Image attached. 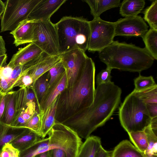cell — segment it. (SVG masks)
<instances>
[{"mask_svg":"<svg viewBox=\"0 0 157 157\" xmlns=\"http://www.w3.org/2000/svg\"><path fill=\"white\" fill-rule=\"evenodd\" d=\"M144 21L147 22L150 28L157 30V0L152 2L151 5L144 11Z\"/></svg>","mask_w":157,"mask_h":157,"instance_id":"obj_28","label":"cell"},{"mask_svg":"<svg viewBox=\"0 0 157 157\" xmlns=\"http://www.w3.org/2000/svg\"><path fill=\"white\" fill-rule=\"evenodd\" d=\"M111 157H145L144 154L127 140L121 141L112 151Z\"/></svg>","mask_w":157,"mask_h":157,"instance_id":"obj_19","label":"cell"},{"mask_svg":"<svg viewBox=\"0 0 157 157\" xmlns=\"http://www.w3.org/2000/svg\"><path fill=\"white\" fill-rule=\"evenodd\" d=\"M145 48L154 59H157V30L151 28L142 37Z\"/></svg>","mask_w":157,"mask_h":157,"instance_id":"obj_25","label":"cell"},{"mask_svg":"<svg viewBox=\"0 0 157 157\" xmlns=\"http://www.w3.org/2000/svg\"><path fill=\"white\" fill-rule=\"evenodd\" d=\"M5 43L2 37L0 36V56L6 54Z\"/></svg>","mask_w":157,"mask_h":157,"instance_id":"obj_45","label":"cell"},{"mask_svg":"<svg viewBox=\"0 0 157 157\" xmlns=\"http://www.w3.org/2000/svg\"><path fill=\"white\" fill-rule=\"evenodd\" d=\"M61 60L60 55L54 56L43 52L38 57L23 66V69L32 77L34 85L41 75L49 71Z\"/></svg>","mask_w":157,"mask_h":157,"instance_id":"obj_12","label":"cell"},{"mask_svg":"<svg viewBox=\"0 0 157 157\" xmlns=\"http://www.w3.org/2000/svg\"><path fill=\"white\" fill-rule=\"evenodd\" d=\"M145 4L144 0H123L120 6V13L124 17L136 16L143 10Z\"/></svg>","mask_w":157,"mask_h":157,"instance_id":"obj_20","label":"cell"},{"mask_svg":"<svg viewBox=\"0 0 157 157\" xmlns=\"http://www.w3.org/2000/svg\"><path fill=\"white\" fill-rule=\"evenodd\" d=\"M9 88L8 82L5 79L0 78V91L6 93Z\"/></svg>","mask_w":157,"mask_h":157,"instance_id":"obj_43","label":"cell"},{"mask_svg":"<svg viewBox=\"0 0 157 157\" xmlns=\"http://www.w3.org/2000/svg\"><path fill=\"white\" fill-rule=\"evenodd\" d=\"M112 151L105 149L101 146L96 154L95 157H111Z\"/></svg>","mask_w":157,"mask_h":157,"instance_id":"obj_42","label":"cell"},{"mask_svg":"<svg viewBox=\"0 0 157 157\" xmlns=\"http://www.w3.org/2000/svg\"><path fill=\"white\" fill-rule=\"evenodd\" d=\"M65 71V70L61 61L49 71L50 79L48 88L56 81Z\"/></svg>","mask_w":157,"mask_h":157,"instance_id":"obj_34","label":"cell"},{"mask_svg":"<svg viewBox=\"0 0 157 157\" xmlns=\"http://www.w3.org/2000/svg\"><path fill=\"white\" fill-rule=\"evenodd\" d=\"M33 157H51L50 150L37 154Z\"/></svg>","mask_w":157,"mask_h":157,"instance_id":"obj_46","label":"cell"},{"mask_svg":"<svg viewBox=\"0 0 157 157\" xmlns=\"http://www.w3.org/2000/svg\"><path fill=\"white\" fill-rule=\"evenodd\" d=\"M42 138L35 132L25 128L20 135L10 143L20 152L28 148Z\"/></svg>","mask_w":157,"mask_h":157,"instance_id":"obj_17","label":"cell"},{"mask_svg":"<svg viewBox=\"0 0 157 157\" xmlns=\"http://www.w3.org/2000/svg\"><path fill=\"white\" fill-rule=\"evenodd\" d=\"M133 91L145 103H157V85L140 91Z\"/></svg>","mask_w":157,"mask_h":157,"instance_id":"obj_29","label":"cell"},{"mask_svg":"<svg viewBox=\"0 0 157 157\" xmlns=\"http://www.w3.org/2000/svg\"><path fill=\"white\" fill-rule=\"evenodd\" d=\"M112 69L107 67L101 71L96 77V83L97 85L107 83L111 82L112 76L111 71Z\"/></svg>","mask_w":157,"mask_h":157,"instance_id":"obj_35","label":"cell"},{"mask_svg":"<svg viewBox=\"0 0 157 157\" xmlns=\"http://www.w3.org/2000/svg\"><path fill=\"white\" fill-rule=\"evenodd\" d=\"M119 118L127 133L143 131L150 124L151 118L145 103L132 91L124 99L119 108Z\"/></svg>","mask_w":157,"mask_h":157,"instance_id":"obj_6","label":"cell"},{"mask_svg":"<svg viewBox=\"0 0 157 157\" xmlns=\"http://www.w3.org/2000/svg\"><path fill=\"white\" fill-rule=\"evenodd\" d=\"M13 70V68L7 65L0 67V78L8 80L11 77Z\"/></svg>","mask_w":157,"mask_h":157,"instance_id":"obj_37","label":"cell"},{"mask_svg":"<svg viewBox=\"0 0 157 157\" xmlns=\"http://www.w3.org/2000/svg\"><path fill=\"white\" fill-rule=\"evenodd\" d=\"M42 117V114L39 112L36 111L21 128L28 129L37 133L42 137L41 128Z\"/></svg>","mask_w":157,"mask_h":157,"instance_id":"obj_31","label":"cell"},{"mask_svg":"<svg viewBox=\"0 0 157 157\" xmlns=\"http://www.w3.org/2000/svg\"><path fill=\"white\" fill-rule=\"evenodd\" d=\"M98 56L101 61L112 69L133 72L149 69L154 60L145 48L117 41L99 52Z\"/></svg>","mask_w":157,"mask_h":157,"instance_id":"obj_3","label":"cell"},{"mask_svg":"<svg viewBox=\"0 0 157 157\" xmlns=\"http://www.w3.org/2000/svg\"><path fill=\"white\" fill-rule=\"evenodd\" d=\"M150 127L154 133L157 135V117L152 118L150 124Z\"/></svg>","mask_w":157,"mask_h":157,"instance_id":"obj_44","label":"cell"},{"mask_svg":"<svg viewBox=\"0 0 157 157\" xmlns=\"http://www.w3.org/2000/svg\"><path fill=\"white\" fill-rule=\"evenodd\" d=\"M19 151L14 148L10 157H19Z\"/></svg>","mask_w":157,"mask_h":157,"instance_id":"obj_49","label":"cell"},{"mask_svg":"<svg viewBox=\"0 0 157 157\" xmlns=\"http://www.w3.org/2000/svg\"><path fill=\"white\" fill-rule=\"evenodd\" d=\"M146 109L151 119L157 117V103H145Z\"/></svg>","mask_w":157,"mask_h":157,"instance_id":"obj_39","label":"cell"},{"mask_svg":"<svg viewBox=\"0 0 157 157\" xmlns=\"http://www.w3.org/2000/svg\"><path fill=\"white\" fill-rule=\"evenodd\" d=\"M148 28L140 16L120 18L115 22L114 36L142 38L148 30Z\"/></svg>","mask_w":157,"mask_h":157,"instance_id":"obj_11","label":"cell"},{"mask_svg":"<svg viewBox=\"0 0 157 157\" xmlns=\"http://www.w3.org/2000/svg\"><path fill=\"white\" fill-rule=\"evenodd\" d=\"M7 58V55L6 54L0 56V67L6 64Z\"/></svg>","mask_w":157,"mask_h":157,"instance_id":"obj_47","label":"cell"},{"mask_svg":"<svg viewBox=\"0 0 157 157\" xmlns=\"http://www.w3.org/2000/svg\"><path fill=\"white\" fill-rule=\"evenodd\" d=\"M90 34L87 50L99 52L110 44L115 37V22L104 21L99 17L89 21Z\"/></svg>","mask_w":157,"mask_h":157,"instance_id":"obj_8","label":"cell"},{"mask_svg":"<svg viewBox=\"0 0 157 157\" xmlns=\"http://www.w3.org/2000/svg\"><path fill=\"white\" fill-rule=\"evenodd\" d=\"M5 3L0 0V17L1 16L3 13L5 9Z\"/></svg>","mask_w":157,"mask_h":157,"instance_id":"obj_48","label":"cell"},{"mask_svg":"<svg viewBox=\"0 0 157 157\" xmlns=\"http://www.w3.org/2000/svg\"><path fill=\"white\" fill-rule=\"evenodd\" d=\"M144 130L148 139V146L143 153L145 157H157V136L152 131L149 124Z\"/></svg>","mask_w":157,"mask_h":157,"instance_id":"obj_27","label":"cell"},{"mask_svg":"<svg viewBox=\"0 0 157 157\" xmlns=\"http://www.w3.org/2000/svg\"><path fill=\"white\" fill-rule=\"evenodd\" d=\"M58 97L52 102L44 113L42 118L41 137L44 138L56 123L55 117Z\"/></svg>","mask_w":157,"mask_h":157,"instance_id":"obj_22","label":"cell"},{"mask_svg":"<svg viewBox=\"0 0 157 157\" xmlns=\"http://www.w3.org/2000/svg\"><path fill=\"white\" fill-rule=\"evenodd\" d=\"M66 0H40L30 14L28 19L34 21H50L52 16Z\"/></svg>","mask_w":157,"mask_h":157,"instance_id":"obj_13","label":"cell"},{"mask_svg":"<svg viewBox=\"0 0 157 157\" xmlns=\"http://www.w3.org/2000/svg\"><path fill=\"white\" fill-rule=\"evenodd\" d=\"M25 128H14L0 120V152L6 144L10 143L20 135Z\"/></svg>","mask_w":157,"mask_h":157,"instance_id":"obj_24","label":"cell"},{"mask_svg":"<svg viewBox=\"0 0 157 157\" xmlns=\"http://www.w3.org/2000/svg\"><path fill=\"white\" fill-rule=\"evenodd\" d=\"M130 139L134 146L144 153L148 146L147 136L144 130L133 132L128 133Z\"/></svg>","mask_w":157,"mask_h":157,"instance_id":"obj_26","label":"cell"},{"mask_svg":"<svg viewBox=\"0 0 157 157\" xmlns=\"http://www.w3.org/2000/svg\"><path fill=\"white\" fill-rule=\"evenodd\" d=\"M89 6L94 18L100 17L101 14L111 9L120 6V0H85Z\"/></svg>","mask_w":157,"mask_h":157,"instance_id":"obj_18","label":"cell"},{"mask_svg":"<svg viewBox=\"0 0 157 157\" xmlns=\"http://www.w3.org/2000/svg\"><path fill=\"white\" fill-rule=\"evenodd\" d=\"M33 43L49 55H59L56 25L51 21H35Z\"/></svg>","mask_w":157,"mask_h":157,"instance_id":"obj_9","label":"cell"},{"mask_svg":"<svg viewBox=\"0 0 157 157\" xmlns=\"http://www.w3.org/2000/svg\"><path fill=\"white\" fill-rule=\"evenodd\" d=\"M48 137L43 138L36 143L37 154L55 148L66 152L67 157H77L82 144L81 139L70 128L56 122L48 132Z\"/></svg>","mask_w":157,"mask_h":157,"instance_id":"obj_5","label":"cell"},{"mask_svg":"<svg viewBox=\"0 0 157 157\" xmlns=\"http://www.w3.org/2000/svg\"><path fill=\"white\" fill-rule=\"evenodd\" d=\"M43 52L33 43L20 48L12 56L8 66L13 68L18 66H23L35 59Z\"/></svg>","mask_w":157,"mask_h":157,"instance_id":"obj_15","label":"cell"},{"mask_svg":"<svg viewBox=\"0 0 157 157\" xmlns=\"http://www.w3.org/2000/svg\"><path fill=\"white\" fill-rule=\"evenodd\" d=\"M15 93L11 90L6 94L5 109L0 121L8 126L10 125L15 113Z\"/></svg>","mask_w":157,"mask_h":157,"instance_id":"obj_23","label":"cell"},{"mask_svg":"<svg viewBox=\"0 0 157 157\" xmlns=\"http://www.w3.org/2000/svg\"><path fill=\"white\" fill-rule=\"evenodd\" d=\"M40 0H7L1 17V32H11L22 21L28 19Z\"/></svg>","mask_w":157,"mask_h":157,"instance_id":"obj_7","label":"cell"},{"mask_svg":"<svg viewBox=\"0 0 157 157\" xmlns=\"http://www.w3.org/2000/svg\"><path fill=\"white\" fill-rule=\"evenodd\" d=\"M14 148L11 144H6L0 152V157H10Z\"/></svg>","mask_w":157,"mask_h":157,"instance_id":"obj_38","label":"cell"},{"mask_svg":"<svg viewBox=\"0 0 157 157\" xmlns=\"http://www.w3.org/2000/svg\"><path fill=\"white\" fill-rule=\"evenodd\" d=\"M101 146L99 137L90 136L81 144L77 157H95Z\"/></svg>","mask_w":157,"mask_h":157,"instance_id":"obj_21","label":"cell"},{"mask_svg":"<svg viewBox=\"0 0 157 157\" xmlns=\"http://www.w3.org/2000/svg\"><path fill=\"white\" fill-rule=\"evenodd\" d=\"M6 94L0 91V120L2 119L4 110Z\"/></svg>","mask_w":157,"mask_h":157,"instance_id":"obj_41","label":"cell"},{"mask_svg":"<svg viewBox=\"0 0 157 157\" xmlns=\"http://www.w3.org/2000/svg\"><path fill=\"white\" fill-rule=\"evenodd\" d=\"M135 88L133 91H138L154 86L157 84L152 76H145L140 74L134 79Z\"/></svg>","mask_w":157,"mask_h":157,"instance_id":"obj_32","label":"cell"},{"mask_svg":"<svg viewBox=\"0 0 157 157\" xmlns=\"http://www.w3.org/2000/svg\"><path fill=\"white\" fill-rule=\"evenodd\" d=\"M49 79L48 71L40 76L34 83V87L39 103L48 88Z\"/></svg>","mask_w":157,"mask_h":157,"instance_id":"obj_30","label":"cell"},{"mask_svg":"<svg viewBox=\"0 0 157 157\" xmlns=\"http://www.w3.org/2000/svg\"><path fill=\"white\" fill-rule=\"evenodd\" d=\"M95 73L94 63L88 56L75 83L58 96L56 122L62 123L92 104L95 91Z\"/></svg>","mask_w":157,"mask_h":157,"instance_id":"obj_2","label":"cell"},{"mask_svg":"<svg viewBox=\"0 0 157 157\" xmlns=\"http://www.w3.org/2000/svg\"><path fill=\"white\" fill-rule=\"evenodd\" d=\"M51 157H67L64 151L59 148H55L50 150Z\"/></svg>","mask_w":157,"mask_h":157,"instance_id":"obj_40","label":"cell"},{"mask_svg":"<svg viewBox=\"0 0 157 157\" xmlns=\"http://www.w3.org/2000/svg\"><path fill=\"white\" fill-rule=\"evenodd\" d=\"M35 21L27 19L21 22L10 33L14 38L13 44L16 46L33 42V30Z\"/></svg>","mask_w":157,"mask_h":157,"instance_id":"obj_16","label":"cell"},{"mask_svg":"<svg viewBox=\"0 0 157 157\" xmlns=\"http://www.w3.org/2000/svg\"><path fill=\"white\" fill-rule=\"evenodd\" d=\"M17 86L22 88L34 87L33 80L30 75L27 73L20 77L13 85L12 89Z\"/></svg>","mask_w":157,"mask_h":157,"instance_id":"obj_36","label":"cell"},{"mask_svg":"<svg viewBox=\"0 0 157 157\" xmlns=\"http://www.w3.org/2000/svg\"><path fill=\"white\" fill-rule=\"evenodd\" d=\"M26 88H20L19 89L15 91V113L14 117L19 114L26 107Z\"/></svg>","mask_w":157,"mask_h":157,"instance_id":"obj_33","label":"cell"},{"mask_svg":"<svg viewBox=\"0 0 157 157\" xmlns=\"http://www.w3.org/2000/svg\"><path fill=\"white\" fill-rule=\"evenodd\" d=\"M121 93V89L111 81L97 85L92 104L61 123L86 139L110 118L120 104Z\"/></svg>","mask_w":157,"mask_h":157,"instance_id":"obj_1","label":"cell"},{"mask_svg":"<svg viewBox=\"0 0 157 157\" xmlns=\"http://www.w3.org/2000/svg\"><path fill=\"white\" fill-rule=\"evenodd\" d=\"M66 75L65 71L47 89L39 102V112L43 115L54 100L66 88Z\"/></svg>","mask_w":157,"mask_h":157,"instance_id":"obj_14","label":"cell"},{"mask_svg":"<svg viewBox=\"0 0 157 157\" xmlns=\"http://www.w3.org/2000/svg\"><path fill=\"white\" fill-rule=\"evenodd\" d=\"M59 55L75 49L87 50L90 34L89 21L82 17L65 16L55 24Z\"/></svg>","mask_w":157,"mask_h":157,"instance_id":"obj_4","label":"cell"},{"mask_svg":"<svg viewBox=\"0 0 157 157\" xmlns=\"http://www.w3.org/2000/svg\"><path fill=\"white\" fill-rule=\"evenodd\" d=\"M67 77L66 88L72 87L80 75L88 57L79 49L72 50L59 55Z\"/></svg>","mask_w":157,"mask_h":157,"instance_id":"obj_10","label":"cell"}]
</instances>
